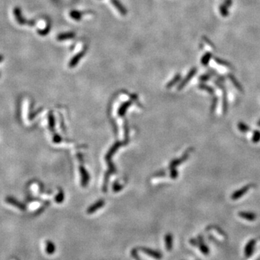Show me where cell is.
<instances>
[{
    "mask_svg": "<svg viewBox=\"0 0 260 260\" xmlns=\"http://www.w3.org/2000/svg\"><path fill=\"white\" fill-rule=\"evenodd\" d=\"M50 31V25H48L47 27H46V28H44V30H41L38 31L39 34H41V36H46L47 33Z\"/></svg>",
    "mask_w": 260,
    "mask_h": 260,
    "instance_id": "cell-27",
    "label": "cell"
},
{
    "mask_svg": "<svg viewBox=\"0 0 260 260\" xmlns=\"http://www.w3.org/2000/svg\"><path fill=\"white\" fill-rule=\"evenodd\" d=\"M219 10H220V15L223 17H227L229 15V11H228V7L226 4H221L219 6Z\"/></svg>",
    "mask_w": 260,
    "mask_h": 260,
    "instance_id": "cell-16",
    "label": "cell"
},
{
    "mask_svg": "<svg viewBox=\"0 0 260 260\" xmlns=\"http://www.w3.org/2000/svg\"><path fill=\"white\" fill-rule=\"evenodd\" d=\"M212 57V54L211 52H206L204 55L202 56V59H201V64L203 66H207L208 65L209 62H210V59Z\"/></svg>",
    "mask_w": 260,
    "mask_h": 260,
    "instance_id": "cell-15",
    "label": "cell"
},
{
    "mask_svg": "<svg viewBox=\"0 0 260 260\" xmlns=\"http://www.w3.org/2000/svg\"><path fill=\"white\" fill-rule=\"evenodd\" d=\"M75 33L72 32L62 33L58 35L57 37H56V39H57L58 41H62L67 40V39L73 38L74 37H75Z\"/></svg>",
    "mask_w": 260,
    "mask_h": 260,
    "instance_id": "cell-10",
    "label": "cell"
},
{
    "mask_svg": "<svg viewBox=\"0 0 260 260\" xmlns=\"http://www.w3.org/2000/svg\"><path fill=\"white\" fill-rule=\"evenodd\" d=\"M181 74L177 73L176 75L174 77H173V78H172V79L171 80V81H170L169 83H168L167 85H166V87H167V88H169V89L171 88L172 87H173V86H174L176 84L178 83L180 80H181Z\"/></svg>",
    "mask_w": 260,
    "mask_h": 260,
    "instance_id": "cell-13",
    "label": "cell"
},
{
    "mask_svg": "<svg viewBox=\"0 0 260 260\" xmlns=\"http://www.w3.org/2000/svg\"><path fill=\"white\" fill-rule=\"evenodd\" d=\"M6 201H7V203H9V204L14 205V206L17 207V208H18L19 209H20V210H25V207L24 205L20 204L19 202H17V201L15 199V198H13V197H8L6 198Z\"/></svg>",
    "mask_w": 260,
    "mask_h": 260,
    "instance_id": "cell-12",
    "label": "cell"
},
{
    "mask_svg": "<svg viewBox=\"0 0 260 260\" xmlns=\"http://www.w3.org/2000/svg\"><path fill=\"white\" fill-rule=\"evenodd\" d=\"M221 90L223 91V114H226L228 110V98L227 92H226V87H223Z\"/></svg>",
    "mask_w": 260,
    "mask_h": 260,
    "instance_id": "cell-9",
    "label": "cell"
},
{
    "mask_svg": "<svg viewBox=\"0 0 260 260\" xmlns=\"http://www.w3.org/2000/svg\"><path fill=\"white\" fill-rule=\"evenodd\" d=\"M140 249L141 250L142 252H144V254H146L147 255L150 256V257L154 258V259H155L159 260L163 258V255H162L161 252L156 251V250L149 249V248L147 247H141Z\"/></svg>",
    "mask_w": 260,
    "mask_h": 260,
    "instance_id": "cell-3",
    "label": "cell"
},
{
    "mask_svg": "<svg viewBox=\"0 0 260 260\" xmlns=\"http://www.w3.org/2000/svg\"><path fill=\"white\" fill-rule=\"evenodd\" d=\"M103 205V202H98V203H97V204H95V205H93V206L91 207L89 210H87V212H88V213H92V212H95V211L96 210H98V209L99 208H101V207Z\"/></svg>",
    "mask_w": 260,
    "mask_h": 260,
    "instance_id": "cell-25",
    "label": "cell"
},
{
    "mask_svg": "<svg viewBox=\"0 0 260 260\" xmlns=\"http://www.w3.org/2000/svg\"><path fill=\"white\" fill-rule=\"evenodd\" d=\"M211 77H212V75H211V74H210L208 72V73L204 74V75H201L200 77H199V80L200 81L201 83H205V82L210 80L211 79Z\"/></svg>",
    "mask_w": 260,
    "mask_h": 260,
    "instance_id": "cell-22",
    "label": "cell"
},
{
    "mask_svg": "<svg viewBox=\"0 0 260 260\" xmlns=\"http://www.w3.org/2000/svg\"><path fill=\"white\" fill-rule=\"evenodd\" d=\"M131 255H132V257L134 260H141L140 256H139L137 253V249H133L132 250V251H131Z\"/></svg>",
    "mask_w": 260,
    "mask_h": 260,
    "instance_id": "cell-26",
    "label": "cell"
},
{
    "mask_svg": "<svg viewBox=\"0 0 260 260\" xmlns=\"http://www.w3.org/2000/svg\"><path fill=\"white\" fill-rule=\"evenodd\" d=\"M218 98L217 96H215L213 98L212 101V105H211V113H214L215 111V109L217 107V105H218Z\"/></svg>",
    "mask_w": 260,
    "mask_h": 260,
    "instance_id": "cell-23",
    "label": "cell"
},
{
    "mask_svg": "<svg viewBox=\"0 0 260 260\" xmlns=\"http://www.w3.org/2000/svg\"><path fill=\"white\" fill-rule=\"evenodd\" d=\"M198 87L200 90H203V91L208 92V93L211 95H213L215 93L214 88H212V87H210V86L206 85V84H205L203 83L199 84V85H198Z\"/></svg>",
    "mask_w": 260,
    "mask_h": 260,
    "instance_id": "cell-17",
    "label": "cell"
},
{
    "mask_svg": "<svg viewBox=\"0 0 260 260\" xmlns=\"http://www.w3.org/2000/svg\"><path fill=\"white\" fill-rule=\"evenodd\" d=\"M112 5L114 6V7L116 8L117 10L119 11V12L122 15H127V9L125 8V7L122 5V3L119 0H111Z\"/></svg>",
    "mask_w": 260,
    "mask_h": 260,
    "instance_id": "cell-5",
    "label": "cell"
},
{
    "mask_svg": "<svg viewBox=\"0 0 260 260\" xmlns=\"http://www.w3.org/2000/svg\"><path fill=\"white\" fill-rule=\"evenodd\" d=\"M1 60H2V59H0V61H1Z\"/></svg>",
    "mask_w": 260,
    "mask_h": 260,
    "instance_id": "cell-32",
    "label": "cell"
},
{
    "mask_svg": "<svg viewBox=\"0 0 260 260\" xmlns=\"http://www.w3.org/2000/svg\"><path fill=\"white\" fill-rule=\"evenodd\" d=\"M165 245L167 251H171L172 248H173V236L171 233H168L166 235Z\"/></svg>",
    "mask_w": 260,
    "mask_h": 260,
    "instance_id": "cell-11",
    "label": "cell"
},
{
    "mask_svg": "<svg viewBox=\"0 0 260 260\" xmlns=\"http://www.w3.org/2000/svg\"><path fill=\"white\" fill-rule=\"evenodd\" d=\"M200 244H200V246H199V248H200L201 251H202L205 255H208L209 254L208 247L206 245H205V244H204V242H203V241H202V242L201 241Z\"/></svg>",
    "mask_w": 260,
    "mask_h": 260,
    "instance_id": "cell-24",
    "label": "cell"
},
{
    "mask_svg": "<svg viewBox=\"0 0 260 260\" xmlns=\"http://www.w3.org/2000/svg\"><path fill=\"white\" fill-rule=\"evenodd\" d=\"M69 15L70 17H71V18L75 20L78 21L81 20L82 16H83V12L77 10H72L70 12Z\"/></svg>",
    "mask_w": 260,
    "mask_h": 260,
    "instance_id": "cell-18",
    "label": "cell"
},
{
    "mask_svg": "<svg viewBox=\"0 0 260 260\" xmlns=\"http://www.w3.org/2000/svg\"><path fill=\"white\" fill-rule=\"evenodd\" d=\"M257 125H258V126H260V119H259V121H258V122H257Z\"/></svg>",
    "mask_w": 260,
    "mask_h": 260,
    "instance_id": "cell-31",
    "label": "cell"
},
{
    "mask_svg": "<svg viewBox=\"0 0 260 260\" xmlns=\"http://www.w3.org/2000/svg\"><path fill=\"white\" fill-rule=\"evenodd\" d=\"M251 187H252L251 184H247L246 186H245V187H243L242 188L238 189V190H236V191H234V192L231 194V197H231L233 200H237V199H240L241 197H243L244 194H246L247 191L251 189Z\"/></svg>",
    "mask_w": 260,
    "mask_h": 260,
    "instance_id": "cell-2",
    "label": "cell"
},
{
    "mask_svg": "<svg viewBox=\"0 0 260 260\" xmlns=\"http://www.w3.org/2000/svg\"><path fill=\"white\" fill-rule=\"evenodd\" d=\"M255 244H256V241L254 239L249 241L248 242V244H246L245 250H244V253H245V256L246 257H251L252 253H253L254 251V249H255Z\"/></svg>",
    "mask_w": 260,
    "mask_h": 260,
    "instance_id": "cell-6",
    "label": "cell"
},
{
    "mask_svg": "<svg viewBox=\"0 0 260 260\" xmlns=\"http://www.w3.org/2000/svg\"><path fill=\"white\" fill-rule=\"evenodd\" d=\"M203 39H204V41H205V42L207 43V44L210 45V46H211V47L215 48V45L213 44V43H212V41H210V39H209L208 38H207L206 36H204V37H203Z\"/></svg>",
    "mask_w": 260,
    "mask_h": 260,
    "instance_id": "cell-28",
    "label": "cell"
},
{
    "mask_svg": "<svg viewBox=\"0 0 260 260\" xmlns=\"http://www.w3.org/2000/svg\"><path fill=\"white\" fill-rule=\"evenodd\" d=\"M56 251V246L51 241H47L46 242V251L48 255H52Z\"/></svg>",
    "mask_w": 260,
    "mask_h": 260,
    "instance_id": "cell-14",
    "label": "cell"
},
{
    "mask_svg": "<svg viewBox=\"0 0 260 260\" xmlns=\"http://www.w3.org/2000/svg\"><path fill=\"white\" fill-rule=\"evenodd\" d=\"M197 72V69L196 67L191 68V69L189 70V72H188V74H187V76L183 78L182 81H181V83H180L179 85H178V87H177L178 91H181V90H182L183 87H184L185 86L189 83V82L190 81L193 77H194V76L196 75Z\"/></svg>",
    "mask_w": 260,
    "mask_h": 260,
    "instance_id": "cell-1",
    "label": "cell"
},
{
    "mask_svg": "<svg viewBox=\"0 0 260 260\" xmlns=\"http://www.w3.org/2000/svg\"><path fill=\"white\" fill-rule=\"evenodd\" d=\"M214 59L215 61L218 64H220V65L226 66V67H232L231 64H230V62H228V61H226V60L223 59H220L219 57H217V56H215Z\"/></svg>",
    "mask_w": 260,
    "mask_h": 260,
    "instance_id": "cell-19",
    "label": "cell"
},
{
    "mask_svg": "<svg viewBox=\"0 0 260 260\" xmlns=\"http://www.w3.org/2000/svg\"><path fill=\"white\" fill-rule=\"evenodd\" d=\"M85 51L83 50V51H81V52H80L78 54H76L75 56H74L72 59L70 60V62H69V67L73 68L77 66V64L79 63V62L81 60V59L85 56Z\"/></svg>",
    "mask_w": 260,
    "mask_h": 260,
    "instance_id": "cell-4",
    "label": "cell"
},
{
    "mask_svg": "<svg viewBox=\"0 0 260 260\" xmlns=\"http://www.w3.org/2000/svg\"><path fill=\"white\" fill-rule=\"evenodd\" d=\"M260 141V131L255 130L252 135V142L254 143H257Z\"/></svg>",
    "mask_w": 260,
    "mask_h": 260,
    "instance_id": "cell-21",
    "label": "cell"
},
{
    "mask_svg": "<svg viewBox=\"0 0 260 260\" xmlns=\"http://www.w3.org/2000/svg\"><path fill=\"white\" fill-rule=\"evenodd\" d=\"M228 78L230 80V82L233 83V85H234V87H235L238 91H239L240 92H241V93H243L244 92L243 87H242L241 83L238 82L237 78H236L235 76L233 75V74L229 73L228 74Z\"/></svg>",
    "mask_w": 260,
    "mask_h": 260,
    "instance_id": "cell-8",
    "label": "cell"
},
{
    "mask_svg": "<svg viewBox=\"0 0 260 260\" xmlns=\"http://www.w3.org/2000/svg\"><path fill=\"white\" fill-rule=\"evenodd\" d=\"M178 176V172L175 169H172L171 173V178H173V179H175V178H176Z\"/></svg>",
    "mask_w": 260,
    "mask_h": 260,
    "instance_id": "cell-29",
    "label": "cell"
},
{
    "mask_svg": "<svg viewBox=\"0 0 260 260\" xmlns=\"http://www.w3.org/2000/svg\"><path fill=\"white\" fill-rule=\"evenodd\" d=\"M238 130H239L242 132H249V131L251 130V129H250L249 126L244 122H238Z\"/></svg>",
    "mask_w": 260,
    "mask_h": 260,
    "instance_id": "cell-20",
    "label": "cell"
},
{
    "mask_svg": "<svg viewBox=\"0 0 260 260\" xmlns=\"http://www.w3.org/2000/svg\"><path fill=\"white\" fill-rule=\"evenodd\" d=\"M224 4H226L228 7H230V6H232L233 1L232 0H224Z\"/></svg>",
    "mask_w": 260,
    "mask_h": 260,
    "instance_id": "cell-30",
    "label": "cell"
},
{
    "mask_svg": "<svg viewBox=\"0 0 260 260\" xmlns=\"http://www.w3.org/2000/svg\"><path fill=\"white\" fill-rule=\"evenodd\" d=\"M238 215L241 218L245 219L249 221H254L257 218V215L255 213L251 212H246V211H242V212H238Z\"/></svg>",
    "mask_w": 260,
    "mask_h": 260,
    "instance_id": "cell-7",
    "label": "cell"
}]
</instances>
